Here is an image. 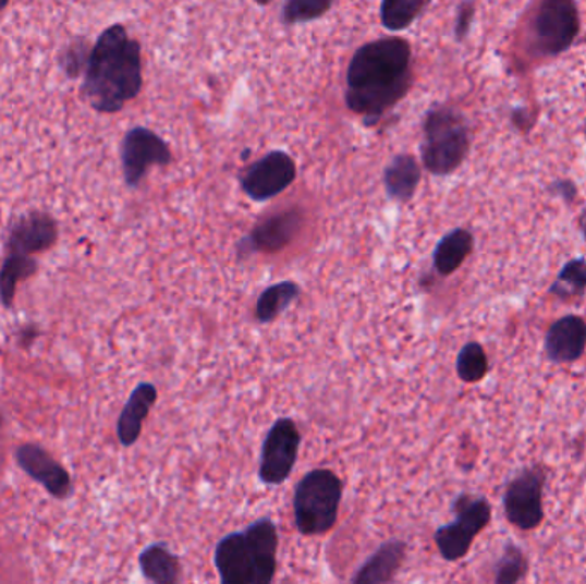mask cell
Masks as SVG:
<instances>
[{
	"label": "cell",
	"mask_w": 586,
	"mask_h": 584,
	"mask_svg": "<svg viewBox=\"0 0 586 584\" xmlns=\"http://www.w3.org/2000/svg\"><path fill=\"white\" fill-rule=\"evenodd\" d=\"M547 358L554 364H573L586 350V320L566 316L550 326L544 341Z\"/></svg>",
	"instance_id": "obj_15"
},
{
	"label": "cell",
	"mask_w": 586,
	"mask_h": 584,
	"mask_svg": "<svg viewBox=\"0 0 586 584\" xmlns=\"http://www.w3.org/2000/svg\"><path fill=\"white\" fill-rule=\"evenodd\" d=\"M302 436L293 418L283 416L266 434L261 449L259 478L266 485H281L289 480L297 463Z\"/></svg>",
	"instance_id": "obj_8"
},
{
	"label": "cell",
	"mask_w": 586,
	"mask_h": 584,
	"mask_svg": "<svg viewBox=\"0 0 586 584\" xmlns=\"http://www.w3.org/2000/svg\"><path fill=\"white\" fill-rule=\"evenodd\" d=\"M526 574H528V560H526L522 548L508 544L506 550L496 565L495 583H518V581L525 580Z\"/></svg>",
	"instance_id": "obj_28"
},
{
	"label": "cell",
	"mask_w": 586,
	"mask_h": 584,
	"mask_svg": "<svg viewBox=\"0 0 586 584\" xmlns=\"http://www.w3.org/2000/svg\"><path fill=\"white\" fill-rule=\"evenodd\" d=\"M471 129L451 107H436L424 119L420 157L427 172L447 177L462 167L471 153Z\"/></svg>",
	"instance_id": "obj_4"
},
{
	"label": "cell",
	"mask_w": 586,
	"mask_h": 584,
	"mask_svg": "<svg viewBox=\"0 0 586 584\" xmlns=\"http://www.w3.org/2000/svg\"><path fill=\"white\" fill-rule=\"evenodd\" d=\"M301 287L292 280L280 281L269 284L263 290L256 302V319L261 325L273 323L278 316L285 313L286 308L301 296Z\"/></svg>",
	"instance_id": "obj_22"
},
{
	"label": "cell",
	"mask_w": 586,
	"mask_h": 584,
	"mask_svg": "<svg viewBox=\"0 0 586 584\" xmlns=\"http://www.w3.org/2000/svg\"><path fill=\"white\" fill-rule=\"evenodd\" d=\"M451 509L456 518L453 523L436 530L434 542L438 545L442 559L456 562L471 552L475 536L490 523L492 508L486 497L460 494Z\"/></svg>",
	"instance_id": "obj_7"
},
{
	"label": "cell",
	"mask_w": 586,
	"mask_h": 584,
	"mask_svg": "<svg viewBox=\"0 0 586 584\" xmlns=\"http://www.w3.org/2000/svg\"><path fill=\"white\" fill-rule=\"evenodd\" d=\"M143 89L139 41L124 25H112L93 44L80 95L98 113H117Z\"/></svg>",
	"instance_id": "obj_2"
},
{
	"label": "cell",
	"mask_w": 586,
	"mask_h": 584,
	"mask_svg": "<svg viewBox=\"0 0 586 584\" xmlns=\"http://www.w3.org/2000/svg\"><path fill=\"white\" fill-rule=\"evenodd\" d=\"M586 290V260L571 259L559 272L558 280L550 287L552 295L566 296L583 295Z\"/></svg>",
	"instance_id": "obj_27"
},
{
	"label": "cell",
	"mask_w": 586,
	"mask_h": 584,
	"mask_svg": "<svg viewBox=\"0 0 586 584\" xmlns=\"http://www.w3.org/2000/svg\"><path fill=\"white\" fill-rule=\"evenodd\" d=\"M333 4L334 0H285L281 8V23L295 26L321 20L326 13H330Z\"/></svg>",
	"instance_id": "obj_25"
},
{
	"label": "cell",
	"mask_w": 586,
	"mask_h": 584,
	"mask_svg": "<svg viewBox=\"0 0 586 584\" xmlns=\"http://www.w3.org/2000/svg\"><path fill=\"white\" fill-rule=\"evenodd\" d=\"M475 20V2L463 0L456 13V23H454V38L459 41L465 40L472 29V23Z\"/></svg>",
	"instance_id": "obj_29"
},
{
	"label": "cell",
	"mask_w": 586,
	"mask_h": 584,
	"mask_svg": "<svg viewBox=\"0 0 586 584\" xmlns=\"http://www.w3.org/2000/svg\"><path fill=\"white\" fill-rule=\"evenodd\" d=\"M304 211L298 208L286 209L265 218L239 242V259H245L253 254L280 253L292 244L304 227Z\"/></svg>",
	"instance_id": "obj_12"
},
{
	"label": "cell",
	"mask_w": 586,
	"mask_h": 584,
	"mask_svg": "<svg viewBox=\"0 0 586 584\" xmlns=\"http://www.w3.org/2000/svg\"><path fill=\"white\" fill-rule=\"evenodd\" d=\"M552 187L559 188V193H561V196L567 197V199H571V197L576 196V185H574L573 182L558 181L554 185H552Z\"/></svg>",
	"instance_id": "obj_30"
},
{
	"label": "cell",
	"mask_w": 586,
	"mask_h": 584,
	"mask_svg": "<svg viewBox=\"0 0 586 584\" xmlns=\"http://www.w3.org/2000/svg\"><path fill=\"white\" fill-rule=\"evenodd\" d=\"M582 233H583V239H585V242H586V209H585V212H583V218H582Z\"/></svg>",
	"instance_id": "obj_31"
},
{
	"label": "cell",
	"mask_w": 586,
	"mask_h": 584,
	"mask_svg": "<svg viewBox=\"0 0 586 584\" xmlns=\"http://www.w3.org/2000/svg\"><path fill=\"white\" fill-rule=\"evenodd\" d=\"M544 485H546V472L538 466L522 470L508 484L502 504L508 521L513 526L525 532L540 526L544 521Z\"/></svg>",
	"instance_id": "obj_10"
},
{
	"label": "cell",
	"mask_w": 586,
	"mask_h": 584,
	"mask_svg": "<svg viewBox=\"0 0 586 584\" xmlns=\"http://www.w3.org/2000/svg\"><path fill=\"white\" fill-rule=\"evenodd\" d=\"M386 194L396 203L414 199L422 179V167L412 155H396L384 169Z\"/></svg>",
	"instance_id": "obj_18"
},
{
	"label": "cell",
	"mask_w": 586,
	"mask_h": 584,
	"mask_svg": "<svg viewBox=\"0 0 586 584\" xmlns=\"http://www.w3.org/2000/svg\"><path fill=\"white\" fill-rule=\"evenodd\" d=\"M139 569L149 583L175 584L181 581V560L161 542L149 545L139 553Z\"/></svg>",
	"instance_id": "obj_20"
},
{
	"label": "cell",
	"mask_w": 586,
	"mask_h": 584,
	"mask_svg": "<svg viewBox=\"0 0 586 584\" xmlns=\"http://www.w3.org/2000/svg\"><path fill=\"white\" fill-rule=\"evenodd\" d=\"M93 45L86 38H76L62 47L57 56V65L68 80L85 76Z\"/></svg>",
	"instance_id": "obj_26"
},
{
	"label": "cell",
	"mask_w": 586,
	"mask_h": 584,
	"mask_svg": "<svg viewBox=\"0 0 586 584\" xmlns=\"http://www.w3.org/2000/svg\"><path fill=\"white\" fill-rule=\"evenodd\" d=\"M37 271L38 260L35 257L5 254L4 263L0 266V304L13 308L17 284L35 277Z\"/></svg>",
	"instance_id": "obj_21"
},
{
	"label": "cell",
	"mask_w": 586,
	"mask_h": 584,
	"mask_svg": "<svg viewBox=\"0 0 586 584\" xmlns=\"http://www.w3.org/2000/svg\"><path fill=\"white\" fill-rule=\"evenodd\" d=\"M343 482L331 470L318 469L302 476L293 492V520L306 536L325 535L337 524Z\"/></svg>",
	"instance_id": "obj_5"
},
{
	"label": "cell",
	"mask_w": 586,
	"mask_h": 584,
	"mask_svg": "<svg viewBox=\"0 0 586 584\" xmlns=\"http://www.w3.org/2000/svg\"><path fill=\"white\" fill-rule=\"evenodd\" d=\"M489 373V361H487L486 350L477 341L466 343L460 350L456 358V374L466 385L480 382Z\"/></svg>",
	"instance_id": "obj_24"
},
{
	"label": "cell",
	"mask_w": 586,
	"mask_h": 584,
	"mask_svg": "<svg viewBox=\"0 0 586 584\" xmlns=\"http://www.w3.org/2000/svg\"><path fill=\"white\" fill-rule=\"evenodd\" d=\"M158 391L151 382H141L131 392L127 403L117 421V437L124 448L136 445L143 433V424L157 403Z\"/></svg>",
	"instance_id": "obj_16"
},
{
	"label": "cell",
	"mask_w": 586,
	"mask_h": 584,
	"mask_svg": "<svg viewBox=\"0 0 586 584\" xmlns=\"http://www.w3.org/2000/svg\"><path fill=\"white\" fill-rule=\"evenodd\" d=\"M16 463L29 478L44 485L50 496L59 500L73 496L74 485L68 470L53 460L41 446L23 445L16 449Z\"/></svg>",
	"instance_id": "obj_14"
},
{
	"label": "cell",
	"mask_w": 586,
	"mask_h": 584,
	"mask_svg": "<svg viewBox=\"0 0 586 584\" xmlns=\"http://www.w3.org/2000/svg\"><path fill=\"white\" fill-rule=\"evenodd\" d=\"M406 556V542L391 538L362 564L352 577L354 584H384L396 577Z\"/></svg>",
	"instance_id": "obj_17"
},
{
	"label": "cell",
	"mask_w": 586,
	"mask_h": 584,
	"mask_svg": "<svg viewBox=\"0 0 586 584\" xmlns=\"http://www.w3.org/2000/svg\"><path fill=\"white\" fill-rule=\"evenodd\" d=\"M256 2L259 5H268L271 0H256Z\"/></svg>",
	"instance_id": "obj_33"
},
{
	"label": "cell",
	"mask_w": 586,
	"mask_h": 584,
	"mask_svg": "<svg viewBox=\"0 0 586 584\" xmlns=\"http://www.w3.org/2000/svg\"><path fill=\"white\" fill-rule=\"evenodd\" d=\"M9 4H11V0H0V13H2Z\"/></svg>",
	"instance_id": "obj_32"
},
{
	"label": "cell",
	"mask_w": 586,
	"mask_h": 584,
	"mask_svg": "<svg viewBox=\"0 0 586 584\" xmlns=\"http://www.w3.org/2000/svg\"><path fill=\"white\" fill-rule=\"evenodd\" d=\"M430 0H381V23L390 32H403L426 11Z\"/></svg>",
	"instance_id": "obj_23"
},
{
	"label": "cell",
	"mask_w": 586,
	"mask_h": 584,
	"mask_svg": "<svg viewBox=\"0 0 586 584\" xmlns=\"http://www.w3.org/2000/svg\"><path fill=\"white\" fill-rule=\"evenodd\" d=\"M59 241V223L45 211H29L13 221L5 236V254L32 256L47 253Z\"/></svg>",
	"instance_id": "obj_13"
},
{
	"label": "cell",
	"mask_w": 586,
	"mask_h": 584,
	"mask_svg": "<svg viewBox=\"0 0 586 584\" xmlns=\"http://www.w3.org/2000/svg\"><path fill=\"white\" fill-rule=\"evenodd\" d=\"M297 179V165L285 151H271L251 163L239 177L245 196L265 203L283 193Z\"/></svg>",
	"instance_id": "obj_11"
},
{
	"label": "cell",
	"mask_w": 586,
	"mask_h": 584,
	"mask_svg": "<svg viewBox=\"0 0 586 584\" xmlns=\"http://www.w3.org/2000/svg\"><path fill=\"white\" fill-rule=\"evenodd\" d=\"M582 29L576 0H537L526 26L528 49L535 57L567 52Z\"/></svg>",
	"instance_id": "obj_6"
},
{
	"label": "cell",
	"mask_w": 586,
	"mask_h": 584,
	"mask_svg": "<svg viewBox=\"0 0 586 584\" xmlns=\"http://www.w3.org/2000/svg\"><path fill=\"white\" fill-rule=\"evenodd\" d=\"M412 85V47L388 37L358 47L346 69L345 101L364 124L376 125L394 109Z\"/></svg>",
	"instance_id": "obj_1"
},
{
	"label": "cell",
	"mask_w": 586,
	"mask_h": 584,
	"mask_svg": "<svg viewBox=\"0 0 586 584\" xmlns=\"http://www.w3.org/2000/svg\"><path fill=\"white\" fill-rule=\"evenodd\" d=\"M121 161L125 185L136 188L151 167L170 165L172 151L167 141L155 131L137 125L127 131L122 139Z\"/></svg>",
	"instance_id": "obj_9"
},
{
	"label": "cell",
	"mask_w": 586,
	"mask_h": 584,
	"mask_svg": "<svg viewBox=\"0 0 586 584\" xmlns=\"http://www.w3.org/2000/svg\"><path fill=\"white\" fill-rule=\"evenodd\" d=\"M475 239L466 229H454L442 236L434 248V269L441 277H451L459 271L466 257L474 251Z\"/></svg>",
	"instance_id": "obj_19"
},
{
	"label": "cell",
	"mask_w": 586,
	"mask_h": 584,
	"mask_svg": "<svg viewBox=\"0 0 586 584\" xmlns=\"http://www.w3.org/2000/svg\"><path fill=\"white\" fill-rule=\"evenodd\" d=\"M0 425H2V413H0Z\"/></svg>",
	"instance_id": "obj_34"
},
{
	"label": "cell",
	"mask_w": 586,
	"mask_h": 584,
	"mask_svg": "<svg viewBox=\"0 0 586 584\" xmlns=\"http://www.w3.org/2000/svg\"><path fill=\"white\" fill-rule=\"evenodd\" d=\"M585 136H586V121H585Z\"/></svg>",
	"instance_id": "obj_35"
},
{
	"label": "cell",
	"mask_w": 586,
	"mask_h": 584,
	"mask_svg": "<svg viewBox=\"0 0 586 584\" xmlns=\"http://www.w3.org/2000/svg\"><path fill=\"white\" fill-rule=\"evenodd\" d=\"M277 524L269 518L251 523L244 532L223 536L215 548V568L223 584H269L277 574Z\"/></svg>",
	"instance_id": "obj_3"
}]
</instances>
